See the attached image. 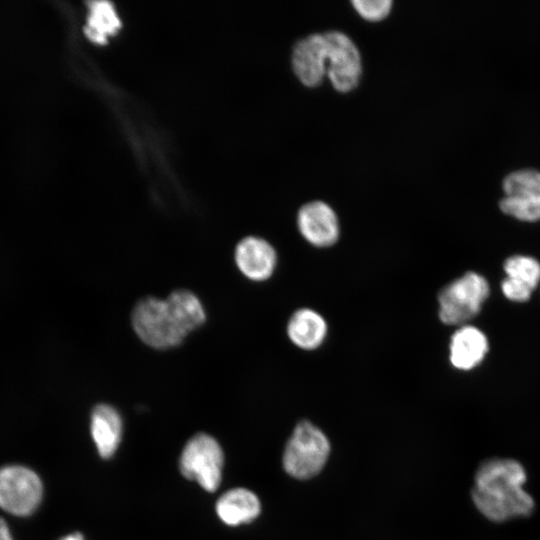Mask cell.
Segmentation results:
<instances>
[{
	"label": "cell",
	"instance_id": "cell-1",
	"mask_svg": "<svg viewBox=\"0 0 540 540\" xmlns=\"http://www.w3.org/2000/svg\"><path fill=\"white\" fill-rule=\"evenodd\" d=\"M526 471L514 459L491 458L477 468L471 497L488 520L504 522L533 512V497L524 489Z\"/></svg>",
	"mask_w": 540,
	"mask_h": 540
},
{
	"label": "cell",
	"instance_id": "cell-2",
	"mask_svg": "<svg viewBox=\"0 0 540 540\" xmlns=\"http://www.w3.org/2000/svg\"><path fill=\"white\" fill-rule=\"evenodd\" d=\"M134 332L147 346L157 350L178 347L187 337L173 317L165 299L141 298L131 314Z\"/></svg>",
	"mask_w": 540,
	"mask_h": 540
},
{
	"label": "cell",
	"instance_id": "cell-3",
	"mask_svg": "<svg viewBox=\"0 0 540 540\" xmlns=\"http://www.w3.org/2000/svg\"><path fill=\"white\" fill-rule=\"evenodd\" d=\"M489 293V283L482 275L466 272L439 291V319L446 325H466L480 312Z\"/></svg>",
	"mask_w": 540,
	"mask_h": 540
},
{
	"label": "cell",
	"instance_id": "cell-4",
	"mask_svg": "<svg viewBox=\"0 0 540 540\" xmlns=\"http://www.w3.org/2000/svg\"><path fill=\"white\" fill-rule=\"evenodd\" d=\"M329 453L330 444L326 435L311 422L302 421L288 439L283 466L294 478H311L322 470Z\"/></svg>",
	"mask_w": 540,
	"mask_h": 540
},
{
	"label": "cell",
	"instance_id": "cell-5",
	"mask_svg": "<svg viewBox=\"0 0 540 540\" xmlns=\"http://www.w3.org/2000/svg\"><path fill=\"white\" fill-rule=\"evenodd\" d=\"M43 483L31 468L21 464L0 467V509L15 517H28L40 506Z\"/></svg>",
	"mask_w": 540,
	"mask_h": 540
},
{
	"label": "cell",
	"instance_id": "cell-6",
	"mask_svg": "<svg viewBox=\"0 0 540 540\" xmlns=\"http://www.w3.org/2000/svg\"><path fill=\"white\" fill-rule=\"evenodd\" d=\"M223 452L217 441L204 433L192 437L180 457L181 473L203 489L214 492L220 482Z\"/></svg>",
	"mask_w": 540,
	"mask_h": 540
},
{
	"label": "cell",
	"instance_id": "cell-7",
	"mask_svg": "<svg viewBox=\"0 0 540 540\" xmlns=\"http://www.w3.org/2000/svg\"><path fill=\"white\" fill-rule=\"evenodd\" d=\"M327 42L326 76L335 90L347 93L355 89L362 74V60L353 40L341 31L324 33Z\"/></svg>",
	"mask_w": 540,
	"mask_h": 540
},
{
	"label": "cell",
	"instance_id": "cell-8",
	"mask_svg": "<svg viewBox=\"0 0 540 540\" xmlns=\"http://www.w3.org/2000/svg\"><path fill=\"white\" fill-rule=\"evenodd\" d=\"M505 196L501 210L523 221L540 219V171L533 168L515 170L503 179Z\"/></svg>",
	"mask_w": 540,
	"mask_h": 540
},
{
	"label": "cell",
	"instance_id": "cell-9",
	"mask_svg": "<svg viewBox=\"0 0 540 540\" xmlns=\"http://www.w3.org/2000/svg\"><path fill=\"white\" fill-rule=\"evenodd\" d=\"M297 227L302 237L312 246L326 248L340 236V224L333 208L321 200L302 205L297 213Z\"/></svg>",
	"mask_w": 540,
	"mask_h": 540
},
{
	"label": "cell",
	"instance_id": "cell-10",
	"mask_svg": "<svg viewBox=\"0 0 540 540\" xmlns=\"http://www.w3.org/2000/svg\"><path fill=\"white\" fill-rule=\"evenodd\" d=\"M292 69L306 87L319 86L326 76L327 42L324 33H312L299 41L292 50Z\"/></svg>",
	"mask_w": 540,
	"mask_h": 540
},
{
	"label": "cell",
	"instance_id": "cell-11",
	"mask_svg": "<svg viewBox=\"0 0 540 540\" xmlns=\"http://www.w3.org/2000/svg\"><path fill=\"white\" fill-rule=\"evenodd\" d=\"M234 259L238 270L247 279L257 282L268 280L277 266L274 247L258 236L241 239L236 245Z\"/></svg>",
	"mask_w": 540,
	"mask_h": 540
},
{
	"label": "cell",
	"instance_id": "cell-12",
	"mask_svg": "<svg viewBox=\"0 0 540 540\" xmlns=\"http://www.w3.org/2000/svg\"><path fill=\"white\" fill-rule=\"evenodd\" d=\"M503 269L506 277L501 282L504 296L513 302L523 303L530 299L540 284V263L526 255L508 257Z\"/></svg>",
	"mask_w": 540,
	"mask_h": 540
},
{
	"label": "cell",
	"instance_id": "cell-13",
	"mask_svg": "<svg viewBox=\"0 0 540 540\" xmlns=\"http://www.w3.org/2000/svg\"><path fill=\"white\" fill-rule=\"evenodd\" d=\"M489 349L486 335L477 327L462 325L454 331L449 342V361L459 370L477 367Z\"/></svg>",
	"mask_w": 540,
	"mask_h": 540
},
{
	"label": "cell",
	"instance_id": "cell-14",
	"mask_svg": "<svg viewBox=\"0 0 540 540\" xmlns=\"http://www.w3.org/2000/svg\"><path fill=\"white\" fill-rule=\"evenodd\" d=\"M327 331L324 317L310 308L296 310L286 326V333L292 344L306 351L320 347L325 341Z\"/></svg>",
	"mask_w": 540,
	"mask_h": 540
},
{
	"label": "cell",
	"instance_id": "cell-15",
	"mask_svg": "<svg viewBox=\"0 0 540 540\" xmlns=\"http://www.w3.org/2000/svg\"><path fill=\"white\" fill-rule=\"evenodd\" d=\"M91 435L103 458L111 457L120 442L122 419L119 412L109 404L96 405L91 413Z\"/></svg>",
	"mask_w": 540,
	"mask_h": 540
},
{
	"label": "cell",
	"instance_id": "cell-16",
	"mask_svg": "<svg viewBox=\"0 0 540 540\" xmlns=\"http://www.w3.org/2000/svg\"><path fill=\"white\" fill-rule=\"evenodd\" d=\"M257 496L245 488L225 492L216 503L219 518L227 525L236 526L254 520L260 513Z\"/></svg>",
	"mask_w": 540,
	"mask_h": 540
},
{
	"label": "cell",
	"instance_id": "cell-17",
	"mask_svg": "<svg viewBox=\"0 0 540 540\" xmlns=\"http://www.w3.org/2000/svg\"><path fill=\"white\" fill-rule=\"evenodd\" d=\"M180 328L188 336L206 321V311L198 296L188 289H176L165 299Z\"/></svg>",
	"mask_w": 540,
	"mask_h": 540
},
{
	"label": "cell",
	"instance_id": "cell-18",
	"mask_svg": "<svg viewBox=\"0 0 540 540\" xmlns=\"http://www.w3.org/2000/svg\"><path fill=\"white\" fill-rule=\"evenodd\" d=\"M88 4L90 13L85 33L92 41L100 44L105 43L107 36L113 34L120 27V19L108 1H91Z\"/></svg>",
	"mask_w": 540,
	"mask_h": 540
},
{
	"label": "cell",
	"instance_id": "cell-19",
	"mask_svg": "<svg viewBox=\"0 0 540 540\" xmlns=\"http://www.w3.org/2000/svg\"><path fill=\"white\" fill-rule=\"evenodd\" d=\"M357 13L368 21L377 22L386 18L392 9V0H353Z\"/></svg>",
	"mask_w": 540,
	"mask_h": 540
},
{
	"label": "cell",
	"instance_id": "cell-20",
	"mask_svg": "<svg viewBox=\"0 0 540 540\" xmlns=\"http://www.w3.org/2000/svg\"><path fill=\"white\" fill-rule=\"evenodd\" d=\"M0 540H14L8 523L2 517H0Z\"/></svg>",
	"mask_w": 540,
	"mask_h": 540
},
{
	"label": "cell",
	"instance_id": "cell-21",
	"mask_svg": "<svg viewBox=\"0 0 540 540\" xmlns=\"http://www.w3.org/2000/svg\"><path fill=\"white\" fill-rule=\"evenodd\" d=\"M59 540H84V537L80 533L75 532L62 537Z\"/></svg>",
	"mask_w": 540,
	"mask_h": 540
}]
</instances>
